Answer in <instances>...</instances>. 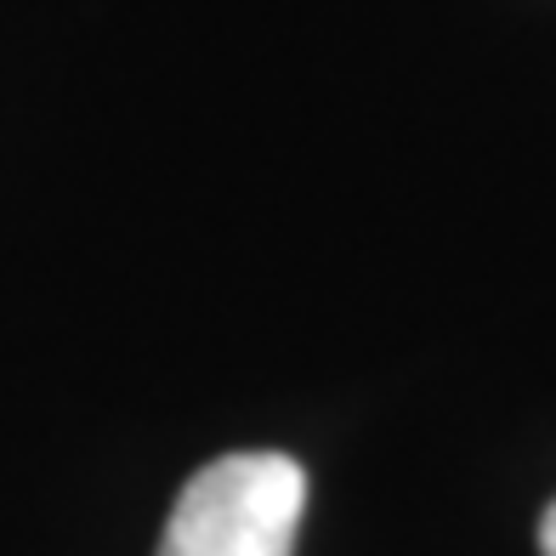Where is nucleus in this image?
Returning a JSON list of instances; mask_svg holds the SVG:
<instances>
[{
  "label": "nucleus",
  "mask_w": 556,
  "mask_h": 556,
  "mask_svg": "<svg viewBox=\"0 0 556 556\" xmlns=\"http://www.w3.org/2000/svg\"><path fill=\"white\" fill-rule=\"evenodd\" d=\"M307 471L290 454H222L176 494L160 556H295Z\"/></svg>",
  "instance_id": "f257e3e1"
},
{
  "label": "nucleus",
  "mask_w": 556,
  "mask_h": 556,
  "mask_svg": "<svg viewBox=\"0 0 556 556\" xmlns=\"http://www.w3.org/2000/svg\"><path fill=\"white\" fill-rule=\"evenodd\" d=\"M540 556H556V500L545 505V517H540Z\"/></svg>",
  "instance_id": "f03ea898"
}]
</instances>
